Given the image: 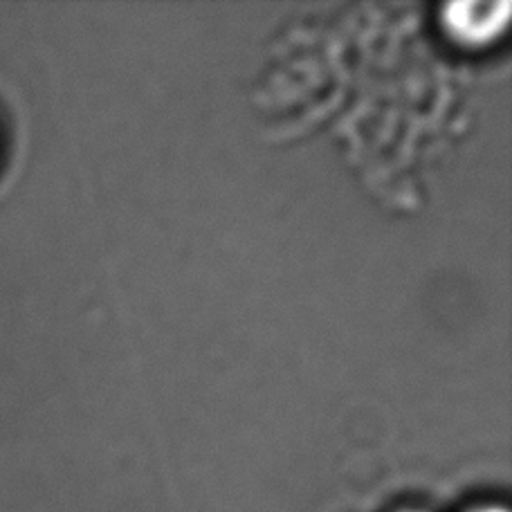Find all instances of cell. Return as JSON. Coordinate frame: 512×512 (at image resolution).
<instances>
[{"label": "cell", "mask_w": 512, "mask_h": 512, "mask_svg": "<svg viewBox=\"0 0 512 512\" xmlns=\"http://www.w3.org/2000/svg\"><path fill=\"white\" fill-rule=\"evenodd\" d=\"M472 512H508V508H504V506H483V508L472 510Z\"/></svg>", "instance_id": "cell-2"}, {"label": "cell", "mask_w": 512, "mask_h": 512, "mask_svg": "<svg viewBox=\"0 0 512 512\" xmlns=\"http://www.w3.org/2000/svg\"><path fill=\"white\" fill-rule=\"evenodd\" d=\"M405 512H423V510H405Z\"/></svg>", "instance_id": "cell-3"}, {"label": "cell", "mask_w": 512, "mask_h": 512, "mask_svg": "<svg viewBox=\"0 0 512 512\" xmlns=\"http://www.w3.org/2000/svg\"><path fill=\"white\" fill-rule=\"evenodd\" d=\"M512 14L508 0L495 3H450L443 9V25L456 41L486 45L506 30Z\"/></svg>", "instance_id": "cell-1"}]
</instances>
